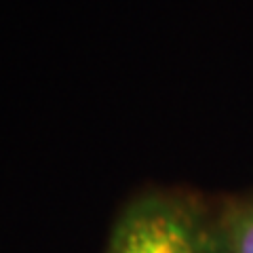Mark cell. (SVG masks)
I'll return each mask as SVG.
<instances>
[{
  "label": "cell",
  "mask_w": 253,
  "mask_h": 253,
  "mask_svg": "<svg viewBox=\"0 0 253 253\" xmlns=\"http://www.w3.org/2000/svg\"><path fill=\"white\" fill-rule=\"evenodd\" d=\"M104 253H226L217 203L181 188H152L118 211Z\"/></svg>",
  "instance_id": "cell-1"
},
{
  "label": "cell",
  "mask_w": 253,
  "mask_h": 253,
  "mask_svg": "<svg viewBox=\"0 0 253 253\" xmlns=\"http://www.w3.org/2000/svg\"><path fill=\"white\" fill-rule=\"evenodd\" d=\"M226 253H253V194L217 201Z\"/></svg>",
  "instance_id": "cell-2"
}]
</instances>
